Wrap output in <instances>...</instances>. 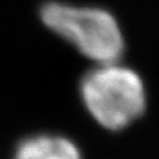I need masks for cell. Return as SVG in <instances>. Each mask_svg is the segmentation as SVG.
Listing matches in <instances>:
<instances>
[{
    "label": "cell",
    "instance_id": "obj_1",
    "mask_svg": "<svg viewBox=\"0 0 159 159\" xmlns=\"http://www.w3.org/2000/svg\"><path fill=\"white\" fill-rule=\"evenodd\" d=\"M41 21L93 62H119L125 50L124 34L116 18L100 7L47 2L40 9Z\"/></svg>",
    "mask_w": 159,
    "mask_h": 159
},
{
    "label": "cell",
    "instance_id": "obj_2",
    "mask_svg": "<svg viewBox=\"0 0 159 159\" xmlns=\"http://www.w3.org/2000/svg\"><path fill=\"white\" fill-rule=\"evenodd\" d=\"M85 108L108 130H122L136 121L146 108L142 77L119 62L99 63L81 81Z\"/></svg>",
    "mask_w": 159,
    "mask_h": 159
},
{
    "label": "cell",
    "instance_id": "obj_3",
    "mask_svg": "<svg viewBox=\"0 0 159 159\" xmlns=\"http://www.w3.org/2000/svg\"><path fill=\"white\" fill-rule=\"evenodd\" d=\"M15 159H81L74 143L59 136H37L21 143Z\"/></svg>",
    "mask_w": 159,
    "mask_h": 159
}]
</instances>
